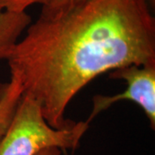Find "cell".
<instances>
[{
    "mask_svg": "<svg viewBox=\"0 0 155 155\" xmlns=\"http://www.w3.org/2000/svg\"><path fill=\"white\" fill-rule=\"evenodd\" d=\"M6 61L22 94L38 103L51 127L72 122V98L99 75L155 63V20L146 0H81L41 11Z\"/></svg>",
    "mask_w": 155,
    "mask_h": 155,
    "instance_id": "obj_1",
    "label": "cell"
},
{
    "mask_svg": "<svg viewBox=\"0 0 155 155\" xmlns=\"http://www.w3.org/2000/svg\"><path fill=\"white\" fill-rule=\"evenodd\" d=\"M89 128L87 122H71L63 128L51 127L38 103L22 94L5 134L0 139V155H36L48 147L74 150Z\"/></svg>",
    "mask_w": 155,
    "mask_h": 155,
    "instance_id": "obj_2",
    "label": "cell"
},
{
    "mask_svg": "<svg viewBox=\"0 0 155 155\" xmlns=\"http://www.w3.org/2000/svg\"><path fill=\"white\" fill-rule=\"evenodd\" d=\"M109 78L122 79L127 84L125 91L113 96L96 95L90 122L99 113L106 110L119 101L128 100L138 104L149 120L151 127L155 126V63L147 65H128L109 72Z\"/></svg>",
    "mask_w": 155,
    "mask_h": 155,
    "instance_id": "obj_3",
    "label": "cell"
},
{
    "mask_svg": "<svg viewBox=\"0 0 155 155\" xmlns=\"http://www.w3.org/2000/svg\"><path fill=\"white\" fill-rule=\"evenodd\" d=\"M30 23L31 17L26 12H11L0 6V60L8 58Z\"/></svg>",
    "mask_w": 155,
    "mask_h": 155,
    "instance_id": "obj_4",
    "label": "cell"
},
{
    "mask_svg": "<svg viewBox=\"0 0 155 155\" xmlns=\"http://www.w3.org/2000/svg\"><path fill=\"white\" fill-rule=\"evenodd\" d=\"M22 96V88L17 78L11 77L8 83L0 84V139L10 126Z\"/></svg>",
    "mask_w": 155,
    "mask_h": 155,
    "instance_id": "obj_5",
    "label": "cell"
},
{
    "mask_svg": "<svg viewBox=\"0 0 155 155\" xmlns=\"http://www.w3.org/2000/svg\"><path fill=\"white\" fill-rule=\"evenodd\" d=\"M54 0H0V6L11 12H26V9L34 5H41L42 7L49 5Z\"/></svg>",
    "mask_w": 155,
    "mask_h": 155,
    "instance_id": "obj_6",
    "label": "cell"
},
{
    "mask_svg": "<svg viewBox=\"0 0 155 155\" xmlns=\"http://www.w3.org/2000/svg\"><path fill=\"white\" fill-rule=\"evenodd\" d=\"M81 0H54L49 5L42 7L41 11L46 12H52V11H58L64 10L71 7L73 5L77 4Z\"/></svg>",
    "mask_w": 155,
    "mask_h": 155,
    "instance_id": "obj_7",
    "label": "cell"
},
{
    "mask_svg": "<svg viewBox=\"0 0 155 155\" xmlns=\"http://www.w3.org/2000/svg\"><path fill=\"white\" fill-rule=\"evenodd\" d=\"M36 155H61V150L58 147H48L40 151Z\"/></svg>",
    "mask_w": 155,
    "mask_h": 155,
    "instance_id": "obj_8",
    "label": "cell"
},
{
    "mask_svg": "<svg viewBox=\"0 0 155 155\" xmlns=\"http://www.w3.org/2000/svg\"><path fill=\"white\" fill-rule=\"evenodd\" d=\"M146 2L147 3V5H149V7L152 9H153L155 6V0H146Z\"/></svg>",
    "mask_w": 155,
    "mask_h": 155,
    "instance_id": "obj_9",
    "label": "cell"
}]
</instances>
